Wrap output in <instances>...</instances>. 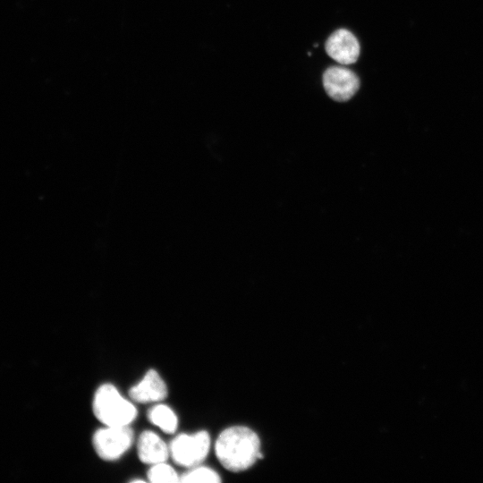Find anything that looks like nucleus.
<instances>
[{
  "mask_svg": "<svg viewBox=\"0 0 483 483\" xmlns=\"http://www.w3.org/2000/svg\"><path fill=\"white\" fill-rule=\"evenodd\" d=\"M326 51L342 64H354L360 55V44L356 37L345 29L333 32L326 42Z\"/></svg>",
  "mask_w": 483,
  "mask_h": 483,
  "instance_id": "423d86ee",
  "label": "nucleus"
},
{
  "mask_svg": "<svg viewBox=\"0 0 483 483\" xmlns=\"http://www.w3.org/2000/svg\"><path fill=\"white\" fill-rule=\"evenodd\" d=\"M137 452L139 459L149 465L165 462L170 455L169 446L157 434L150 430L140 434Z\"/></svg>",
  "mask_w": 483,
  "mask_h": 483,
  "instance_id": "6e6552de",
  "label": "nucleus"
},
{
  "mask_svg": "<svg viewBox=\"0 0 483 483\" xmlns=\"http://www.w3.org/2000/svg\"><path fill=\"white\" fill-rule=\"evenodd\" d=\"M323 86L331 98L344 102L358 91L360 80L356 73L348 68L332 66L323 74Z\"/></svg>",
  "mask_w": 483,
  "mask_h": 483,
  "instance_id": "39448f33",
  "label": "nucleus"
},
{
  "mask_svg": "<svg viewBox=\"0 0 483 483\" xmlns=\"http://www.w3.org/2000/svg\"><path fill=\"white\" fill-rule=\"evenodd\" d=\"M221 481L219 474L208 467L194 466L180 476V482L184 483H219Z\"/></svg>",
  "mask_w": 483,
  "mask_h": 483,
  "instance_id": "9d476101",
  "label": "nucleus"
},
{
  "mask_svg": "<svg viewBox=\"0 0 483 483\" xmlns=\"http://www.w3.org/2000/svg\"><path fill=\"white\" fill-rule=\"evenodd\" d=\"M215 453L220 463L233 472L245 470L262 458L258 435L243 426L223 430L216 441Z\"/></svg>",
  "mask_w": 483,
  "mask_h": 483,
  "instance_id": "f257e3e1",
  "label": "nucleus"
},
{
  "mask_svg": "<svg viewBox=\"0 0 483 483\" xmlns=\"http://www.w3.org/2000/svg\"><path fill=\"white\" fill-rule=\"evenodd\" d=\"M129 396L140 403L160 402L167 396V386L157 371L151 369L130 388Z\"/></svg>",
  "mask_w": 483,
  "mask_h": 483,
  "instance_id": "0eeeda50",
  "label": "nucleus"
},
{
  "mask_svg": "<svg viewBox=\"0 0 483 483\" xmlns=\"http://www.w3.org/2000/svg\"><path fill=\"white\" fill-rule=\"evenodd\" d=\"M133 438V430L129 426H106L94 433L92 445L102 460L111 462L130 449Z\"/></svg>",
  "mask_w": 483,
  "mask_h": 483,
  "instance_id": "20e7f679",
  "label": "nucleus"
},
{
  "mask_svg": "<svg viewBox=\"0 0 483 483\" xmlns=\"http://www.w3.org/2000/svg\"><path fill=\"white\" fill-rule=\"evenodd\" d=\"M148 419L166 434H173L178 427V419L174 411L167 405L157 404L148 411Z\"/></svg>",
  "mask_w": 483,
  "mask_h": 483,
  "instance_id": "1a4fd4ad",
  "label": "nucleus"
},
{
  "mask_svg": "<svg viewBox=\"0 0 483 483\" xmlns=\"http://www.w3.org/2000/svg\"><path fill=\"white\" fill-rule=\"evenodd\" d=\"M152 483H175L180 482V476L172 466L165 462L151 465L147 473Z\"/></svg>",
  "mask_w": 483,
  "mask_h": 483,
  "instance_id": "9b49d317",
  "label": "nucleus"
},
{
  "mask_svg": "<svg viewBox=\"0 0 483 483\" xmlns=\"http://www.w3.org/2000/svg\"><path fill=\"white\" fill-rule=\"evenodd\" d=\"M210 449V436L205 430L194 434H180L169 445L173 461L183 467L199 465L208 456Z\"/></svg>",
  "mask_w": 483,
  "mask_h": 483,
  "instance_id": "7ed1b4c3",
  "label": "nucleus"
},
{
  "mask_svg": "<svg viewBox=\"0 0 483 483\" xmlns=\"http://www.w3.org/2000/svg\"><path fill=\"white\" fill-rule=\"evenodd\" d=\"M92 410L105 426H129L137 416L136 407L112 384H103L96 390Z\"/></svg>",
  "mask_w": 483,
  "mask_h": 483,
  "instance_id": "f03ea898",
  "label": "nucleus"
}]
</instances>
